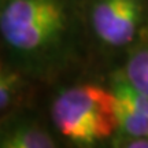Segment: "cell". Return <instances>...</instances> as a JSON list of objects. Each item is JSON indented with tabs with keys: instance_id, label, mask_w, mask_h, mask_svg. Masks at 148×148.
<instances>
[{
	"instance_id": "obj_1",
	"label": "cell",
	"mask_w": 148,
	"mask_h": 148,
	"mask_svg": "<svg viewBox=\"0 0 148 148\" xmlns=\"http://www.w3.org/2000/svg\"><path fill=\"white\" fill-rule=\"evenodd\" d=\"M78 30V0H5L0 18V37L12 64L38 77L73 58Z\"/></svg>"
},
{
	"instance_id": "obj_2",
	"label": "cell",
	"mask_w": 148,
	"mask_h": 148,
	"mask_svg": "<svg viewBox=\"0 0 148 148\" xmlns=\"http://www.w3.org/2000/svg\"><path fill=\"white\" fill-rule=\"evenodd\" d=\"M56 132L78 147H92L118 132L116 100L110 88L85 82L60 90L51 106Z\"/></svg>"
},
{
	"instance_id": "obj_3",
	"label": "cell",
	"mask_w": 148,
	"mask_h": 148,
	"mask_svg": "<svg viewBox=\"0 0 148 148\" xmlns=\"http://www.w3.org/2000/svg\"><path fill=\"white\" fill-rule=\"evenodd\" d=\"M145 4L143 0H95L89 22L95 36L107 47L132 44L143 27Z\"/></svg>"
},
{
	"instance_id": "obj_4",
	"label": "cell",
	"mask_w": 148,
	"mask_h": 148,
	"mask_svg": "<svg viewBox=\"0 0 148 148\" xmlns=\"http://www.w3.org/2000/svg\"><path fill=\"white\" fill-rule=\"evenodd\" d=\"M56 140L37 121L15 119L0 126V148H53Z\"/></svg>"
},
{
	"instance_id": "obj_5",
	"label": "cell",
	"mask_w": 148,
	"mask_h": 148,
	"mask_svg": "<svg viewBox=\"0 0 148 148\" xmlns=\"http://www.w3.org/2000/svg\"><path fill=\"white\" fill-rule=\"evenodd\" d=\"M122 73L134 88L148 96V40L133 48Z\"/></svg>"
},
{
	"instance_id": "obj_6",
	"label": "cell",
	"mask_w": 148,
	"mask_h": 148,
	"mask_svg": "<svg viewBox=\"0 0 148 148\" xmlns=\"http://www.w3.org/2000/svg\"><path fill=\"white\" fill-rule=\"evenodd\" d=\"M21 70L0 59V112L5 111L18 99L22 90Z\"/></svg>"
},
{
	"instance_id": "obj_7",
	"label": "cell",
	"mask_w": 148,
	"mask_h": 148,
	"mask_svg": "<svg viewBox=\"0 0 148 148\" xmlns=\"http://www.w3.org/2000/svg\"><path fill=\"white\" fill-rule=\"evenodd\" d=\"M118 147L127 148H148V137H138V136H122L116 140Z\"/></svg>"
},
{
	"instance_id": "obj_8",
	"label": "cell",
	"mask_w": 148,
	"mask_h": 148,
	"mask_svg": "<svg viewBox=\"0 0 148 148\" xmlns=\"http://www.w3.org/2000/svg\"><path fill=\"white\" fill-rule=\"evenodd\" d=\"M5 0H0V18H1V12H3V7H4Z\"/></svg>"
}]
</instances>
